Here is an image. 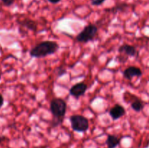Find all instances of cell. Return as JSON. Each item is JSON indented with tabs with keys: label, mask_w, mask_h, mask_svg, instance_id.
<instances>
[{
	"label": "cell",
	"mask_w": 149,
	"mask_h": 148,
	"mask_svg": "<svg viewBox=\"0 0 149 148\" xmlns=\"http://www.w3.org/2000/svg\"><path fill=\"white\" fill-rule=\"evenodd\" d=\"M67 104L65 100L61 98H54L51 100L49 109L53 115L52 126L55 127L62 123L66 113Z\"/></svg>",
	"instance_id": "obj_1"
},
{
	"label": "cell",
	"mask_w": 149,
	"mask_h": 148,
	"mask_svg": "<svg viewBox=\"0 0 149 148\" xmlns=\"http://www.w3.org/2000/svg\"><path fill=\"white\" fill-rule=\"evenodd\" d=\"M59 49V45L53 41H45L38 44L30 50L31 57L35 58L45 57L47 55H53Z\"/></svg>",
	"instance_id": "obj_2"
},
{
	"label": "cell",
	"mask_w": 149,
	"mask_h": 148,
	"mask_svg": "<svg viewBox=\"0 0 149 148\" xmlns=\"http://www.w3.org/2000/svg\"><path fill=\"white\" fill-rule=\"evenodd\" d=\"M71 128L74 131L84 132L87 131L89 129V120L84 116L81 115H73L70 117Z\"/></svg>",
	"instance_id": "obj_3"
},
{
	"label": "cell",
	"mask_w": 149,
	"mask_h": 148,
	"mask_svg": "<svg viewBox=\"0 0 149 148\" xmlns=\"http://www.w3.org/2000/svg\"><path fill=\"white\" fill-rule=\"evenodd\" d=\"M97 30L98 28L95 25L90 24L84 28V29L77 35L76 39L77 41L81 43H87L91 41L97 35Z\"/></svg>",
	"instance_id": "obj_4"
},
{
	"label": "cell",
	"mask_w": 149,
	"mask_h": 148,
	"mask_svg": "<svg viewBox=\"0 0 149 148\" xmlns=\"http://www.w3.org/2000/svg\"><path fill=\"white\" fill-rule=\"evenodd\" d=\"M87 86L83 82L77 83V84H74L69 90L70 95L73 96L75 97L76 99H78L81 96L84 95L85 94L86 91H87Z\"/></svg>",
	"instance_id": "obj_5"
},
{
	"label": "cell",
	"mask_w": 149,
	"mask_h": 148,
	"mask_svg": "<svg viewBox=\"0 0 149 148\" xmlns=\"http://www.w3.org/2000/svg\"><path fill=\"white\" fill-rule=\"evenodd\" d=\"M142 71L135 66H130L124 71L123 75L125 78L131 80L134 77H141L142 75Z\"/></svg>",
	"instance_id": "obj_6"
},
{
	"label": "cell",
	"mask_w": 149,
	"mask_h": 148,
	"mask_svg": "<svg viewBox=\"0 0 149 148\" xmlns=\"http://www.w3.org/2000/svg\"><path fill=\"white\" fill-rule=\"evenodd\" d=\"M125 107L120 104H115L110 110H109V115L113 120H116L125 114Z\"/></svg>",
	"instance_id": "obj_7"
},
{
	"label": "cell",
	"mask_w": 149,
	"mask_h": 148,
	"mask_svg": "<svg viewBox=\"0 0 149 148\" xmlns=\"http://www.w3.org/2000/svg\"><path fill=\"white\" fill-rule=\"evenodd\" d=\"M118 51H119V53L124 54L127 57H134L137 54L136 48L130 44L122 45L121 46H119Z\"/></svg>",
	"instance_id": "obj_8"
},
{
	"label": "cell",
	"mask_w": 149,
	"mask_h": 148,
	"mask_svg": "<svg viewBox=\"0 0 149 148\" xmlns=\"http://www.w3.org/2000/svg\"><path fill=\"white\" fill-rule=\"evenodd\" d=\"M106 143L108 148H116L120 144V139L114 135H108Z\"/></svg>",
	"instance_id": "obj_9"
},
{
	"label": "cell",
	"mask_w": 149,
	"mask_h": 148,
	"mask_svg": "<svg viewBox=\"0 0 149 148\" xmlns=\"http://www.w3.org/2000/svg\"><path fill=\"white\" fill-rule=\"evenodd\" d=\"M19 23L23 27L26 28H28L30 30H32V31L35 32L37 30V23L35 21H33V20H30V19H25V20H22Z\"/></svg>",
	"instance_id": "obj_10"
},
{
	"label": "cell",
	"mask_w": 149,
	"mask_h": 148,
	"mask_svg": "<svg viewBox=\"0 0 149 148\" xmlns=\"http://www.w3.org/2000/svg\"><path fill=\"white\" fill-rule=\"evenodd\" d=\"M131 107L135 112H141L142 111L144 107V104L140 99H136L131 103Z\"/></svg>",
	"instance_id": "obj_11"
},
{
	"label": "cell",
	"mask_w": 149,
	"mask_h": 148,
	"mask_svg": "<svg viewBox=\"0 0 149 148\" xmlns=\"http://www.w3.org/2000/svg\"><path fill=\"white\" fill-rule=\"evenodd\" d=\"M1 1H2L4 5L7 6V7H10L14 3L15 0H1Z\"/></svg>",
	"instance_id": "obj_12"
},
{
	"label": "cell",
	"mask_w": 149,
	"mask_h": 148,
	"mask_svg": "<svg viewBox=\"0 0 149 148\" xmlns=\"http://www.w3.org/2000/svg\"><path fill=\"white\" fill-rule=\"evenodd\" d=\"M106 0H93L92 1V4L94 6H99L103 4Z\"/></svg>",
	"instance_id": "obj_13"
},
{
	"label": "cell",
	"mask_w": 149,
	"mask_h": 148,
	"mask_svg": "<svg viewBox=\"0 0 149 148\" xmlns=\"http://www.w3.org/2000/svg\"><path fill=\"white\" fill-rule=\"evenodd\" d=\"M65 73H66V71H65L64 68H58V73H57V74H58V77L62 76V75H63Z\"/></svg>",
	"instance_id": "obj_14"
},
{
	"label": "cell",
	"mask_w": 149,
	"mask_h": 148,
	"mask_svg": "<svg viewBox=\"0 0 149 148\" xmlns=\"http://www.w3.org/2000/svg\"><path fill=\"white\" fill-rule=\"evenodd\" d=\"M3 104H4V97H3V96L0 94V108L2 107Z\"/></svg>",
	"instance_id": "obj_15"
},
{
	"label": "cell",
	"mask_w": 149,
	"mask_h": 148,
	"mask_svg": "<svg viewBox=\"0 0 149 148\" xmlns=\"http://www.w3.org/2000/svg\"><path fill=\"white\" fill-rule=\"evenodd\" d=\"M48 1L50 3H52V4H57V3H58L59 1H61V0H48Z\"/></svg>",
	"instance_id": "obj_16"
}]
</instances>
